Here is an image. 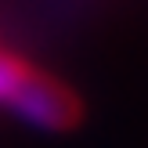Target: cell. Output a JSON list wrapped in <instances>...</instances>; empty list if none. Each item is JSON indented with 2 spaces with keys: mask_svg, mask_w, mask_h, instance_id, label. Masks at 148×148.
<instances>
[{
  "mask_svg": "<svg viewBox=\"0 0 148 148\" xmlns=\"http://www.w3.org/2000/svg\"><path fill=\"white\" fill-rule=\"evenodd\" d=\"M18 119H25L29 127L47 130V134H65V130L79 127L83 119V101L62 83V79L47 76V72H29V79L14 90V98L7 101Z\"/></svg>",
  "mask_w": 148,
  "mask_h": 148,
  "instance_id": "obj_1",
  "label": "cell"
},
{
  "mask_svg": "<svg viewBox=\"0 0 148 148\" xmlns=\"http://www.w3.org/2000/svg\"><path fill=\"white\" fill-rule=\"evenodd\" d=\"M29 72H33L29 62H22V58L11 54V51H0V101H4V105L14 98V90L29 79Z\"/></svg>",
  "mask_w": 148,
  "mask_h": 148,
  "instance_id": "obj_2",
  "label": "cell"
}]
</instances>
